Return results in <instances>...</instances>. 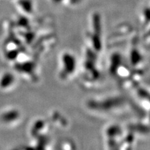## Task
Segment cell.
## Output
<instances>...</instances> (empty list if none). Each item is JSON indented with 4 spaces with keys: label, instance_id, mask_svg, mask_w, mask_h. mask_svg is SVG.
Here are the masks:
<instances>
[{
    "label": "cell",
    "instance_id": "6da1fadb",
    "mask_svg": "<svg viewBox=\"0 0 150 150\" xmlns=\"http://www.w3.org/2000/svg\"><path fill=\"white\" fill-rule=\"evenodd\" d=\"M14 81L13 75L11 73H6L1 76V80H0V86L2 88H7L10 86Z\"/></svg>",
    "mask_w": 150,
    "mask_h": 150
},
{
    "label": "cell",
    "instance_id": "7a4b0ae2",
    "mask_svg": "<svg viewBox=\"0 0 150 150\" xmlns=\"http://www.w3.org/2000/svg\"><path fill=\"white\" fill-rule=\"evenodd\" d=\"M18 117V113L16 110H11L8 112H5L1 115V120L4 122H11Z\"/></svg>",
    "mask_w": 150,
    "mask_h": 150
}]
</instances>
